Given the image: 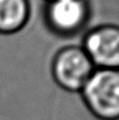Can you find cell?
I'll return each mask as SVG.
<instances>
[{
	"instance_id": "6da1fadb",
	"label": "cell",
	"mask_w": 119,
	"mask_h": 120,
	"mask_svg": "<svg viewBox=\"0 0 119 120\" xmlns=\"http://www.w3.org/2000/svg\"><path fill=\"white\" fill-rule=\"evenodd\" d=\"M80 93L97 118L119 119V70L96 68Z\"/></svg>"
},
{
	"instance_id": "7a4b0ae2",
	"label": "cell",
	"mask_w": 119,
	"mask_h": 120,
	"mask_svg": "<svg viewBox=\"0 0 119 120\" xmlns=\"http://www.w3.org/2000/svg\"><path fill=\"white\" fill-rule=\"evenodd\" d=\"M95 70L92 60L79 45L61 48L52 61L54 81L67 92H81Z\"/></svg>"
},
{
	"instance_id": "3957f363",
	"label": "cell",
	"mask_w": 119,
	"mask_h": 120,
	"mask_svg": "<svg viewBox=\"0 0 119 120\" xmlns=\"http://www.w3.org/2000/svg\"><path fill=\"white\" fill-rule=\"evenodd\" d=\"M90 18L86 0H50L44 8L48 27L59 36H73L80 32Z\"/></svg>"
},
{
	"instance_id": "277c9868",
	"label": "cell",
	"mask_w": 119,
	"mask_h": 120,
	"mask_svg": "<svg viewBox=\"0 0 119 120\" xmlns=\"http://www.w3.org/2000/svg\"><path fill=\"white\" fill-rule=\"evenodd\" d=\"M81 46L96 68L119 70V25L93 27L84 36Z\"/></svg>"
},
{
	"instance_id": "5b68a950",
	"label": "cell",
	"mask_w": 119,
	"mask_h": 120,
	"mask_svg": "<svg viewBox=\"0 0 119 120\" xmlns=\"http://www.w3.org/2000/svg\"><path fill=\"white\" fill-rule=\"evenodd\" d=\"M31 17L30 0H0V34L21 31Z\"/></svg>"
},
{
	"instance_id": "8992f818",
	"label": "cell",
	"mask_w": 119,
	"mask_h": 120,
	"mask_svg": "<svg viewBox=\"0 0 119 120\" xmlns=\"http://www.w3.org/2000/svg\"><path fill=\"white\" fill-rule=\"evenodd\" d=\"M45 1H50V0H45Z\"/></svg>"
}]
</instances>
